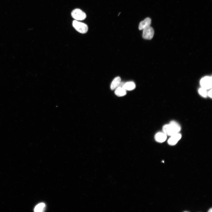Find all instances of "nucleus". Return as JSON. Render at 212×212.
Segmentation results:
<instances>
[{
    "label": "nucleus",
    "instance_id": "15",
    "mask_svg": "<svg viewBox=\"0 0 212 212\" xmlns=\"http://www.w3.org/2000/svg\"><path fill=\"white\" fill-rule=\"evenodd\" d=\"M209 212H212V208H211L208 211Z\"/></svg>",
    "mask_w": 212,
    "mask_h": 212
},
{
    "label": "nucleus",
    "instance_id": "9",
    "mask_svg": "<svg viewBox=\"0 0 212 212\" xmlns=\"http://www.w3.org/2000/svg\"><path fill=\"white\" fill-rule=\"evenodd\" d=\"M121 82V79L120 77H115L111 84V90H113L116 89L118 87Z\"/></svg>",
    "mask_w": 212,
    "mask_h": 212
},
{
    "label": "nucleus",
    "instance_id": "13",
    "mask_svg": "<svg viewBox=\"0 0 212 212\" xmlns=\"http://www.w3.org/2000/svg\"><path fill=\"white\" fill-rule=\"evenodd\" d=\"M199 94L202 96L205 97L207 95V93L206 89L202 87L200 88L199 90Z\"/></svg>",
    "mask_w": 212,
    "mask_h": 212
},
{
    "label": "nucleus",
    "instance_id": "11",
    "mask_svg": "<svg viewBox=\"0 0 212 212\" xmlns=\"http://www.w3.org/2000/svg\"><path fill=\"white\" fill-rule=\"evenodd\" d=\"M115 94L118 97H122L125 96L127 94V92L123 87H118L115 89Z\"/></svg>",
    "mask_w": 212,
    "mask_h": 212
},
{
    "label": "nucleus",
    "instance_id": "8",
    "mask_svg": "<svg viewBox=\"0 0 212 212\" xmlns=\"http://www.w3.org/2000/svg\"><path fill=\"white\" fill-rule=\"evenodd\" d=\"M167 139V135L164 132L157 133L155 136V141L159 143H162L165 141Z\"/></svg>",
    "mask_w": 212,
    "mask_h": 212
},
{
    "label": "nucleus",
    "instance_id": "2",
    "mask_svg": "<svg viewBox=\"0 0 212 212\" xmlns=\"http://www.w3.org/2000/svg\"><path fill=\"white\" fill-rule=\"evenodd\" d=\"M73 26L77 32L82 34H85L88 30V27L87 25L76 20L73 21Z\"/></svg>",
    "mask_w": 212,
    "mask_h": 212
},
{
    "label": "nucleus",
    "instance_id": "1",
    "mask_svg": "<svg viewBox=\"0 0 212 212\" xmlns=\"http://www.w3.org/2000/svg\"><path fill=\"white\" fill-rule=\"evenodd\" d=\"M181 129V128L177 122L172 121L169 124L164 125L163 128V132L166 135L172 136L178 133Z\"/></svg>",
    "mask_w": 212,
    "mask_h": 212
},
{
    "label": "nucleus",
    "instance_id": "5",
    "mask_svg": "<svg viewBox=\"0 0 212 212\" xmlns=\"http://www.w3.org/2000/svg\"><path fill=\"white\" fill-rule=\"evenodd\" d=\"M200 84L202 87L206 89H209L211 88L212 79L211 77H205L201 80Z\"/></svg>",
    "mask_w": 212,
    "mask_h": 212
},
{
    "label": "nucleus",
    "instance_id": "6",
    "mask_svg": "<svg viewBox=\"0 0 212 212\" xmlns=\"http://www.w3.org/2000/svg\"><path fill=\"white\" fill-rule=\"evenodd\" d=\"M182 137L180 134L178 133L171 136L168 141V144L171 146H174L176 145Z\"/></svg>",
    "mask_w": 212,
    "mask_h": 212
},
{
    "label": "nucleus",
    "instance_id": "3",
    "mask_svg": "<svg viewBox=\"0 0 212 212\" xmlns=\"http://www.w3.org/2000/svg\"><path fill=\"white\" fill-rule=\"evenodd\" d=\"M72 17L76 20H83L86 17V14L81 9H76L71 13Z\"/></svg>",
    "mask_w": 212,
    "mask_h": 212
},
{
    "label": "nucleus",
    "instance_id": "14",
    "mask_svg": "<svg viewBox=\"0 0 212 212\" xmlns=\"http://www.w3.org/2000/svg\"><path fill=\"white\" fill-rule=\"evenodd\" d=\"M212 90H211L207 93L208 96L211 98H212Z\"/></svg>",
    "mask_w": 212,
    "mask_h": 212
},
{
    "label": "nucleus",
    "instance_id": "7",
    "mask_svg": "<svg viewBox=\"0 0 212 212\" xmlns=\"http://www.w3.org/2000/svg\"><path fill=\"white\" fill-rule=\"evenodd\" d=\"M151 18L147 17L141 22L139 25V30H143L145 28L150 26L151 24Z\"/></svg>",
    "mask_w": 212,
    "mask_h": 212
},
{
    "label": "nucleus",
    "instance_id": "12",
    "mask_svg": "<svg viewBox=\"0 0 212 212\" xmlns=\"http://www.w3.org/2000/svg\"><path fill=\"white\" fill-rule=\"evenodd\" d=\"M46 205L44 203H41L37 205L34 209L35 212H42L45 210Z\"/></svg>",
    "mask_w": 212,
    "mask_h": 212
},
{
    "label": "nucleus",
    "instance_id": "4",
    "mask_svg": "<svg viewBox=\"0 0 212 212\" xmlns=\"http://www.w3.org/2000/svg\"><path fill=\"white\" fill-rule=\"evenodd\" d=\"M154 33L153 28L149 26L143 30V38L145 39L151 40L153 37Z\"/></svg>",
    "mask_w": 212,
    "mask_h": 212
},
{
    "label": "nucleus",
    "instance_id": "10",
    "mask_svg": "<svg viewBox=\"0 0 212 212\" xmlns=\"http://www.w3.org/2000/svg\"><path fill=\"white\" fill-rule=\"evenodd\" d=\"M136 87L135 84L132 81L125 83L123 87L126 91H131L135 89Z\"/></svg>",
    "mask_w": 212,
    "mask_h": 212
}]
</instances>
